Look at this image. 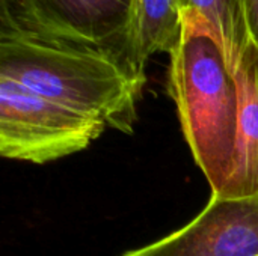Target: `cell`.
Wrapping results in <instances>:
<instances>
[{
  "instance_id": "7",
  "label": "cell",
  "mask_w": 258,
  "mask_h": 256,
  "mask_svg": "<svg viewBox=\"0 0 258 256\" xmlns=\"http://www.w3.org/2000/svg\"><path fill=\"white\" fill-rule=\"evenodd\" d=\"M184 27L178 0H132L122 63L145 78V65L156 53H169L181 39Z\"/></svg>"
},
{
  "instance_id": "8",
  "label": "cell",
  "mask_w": 258,
  "mask_h": 256,
  "mask_svg": "<svg viewBox=\"0 0 258 256\" xmlns=\"http://www.w3.org/2000/svg\"><path fill=\"white\" fill-rule=\"evenodd\" d=\"M183 18L207 29L221 44L231 66L249 42L243 0H178Z\"/></svg>"
},
{
  "instance_id": "4",
  "label": "cell",
  "mask_w": 258,
  "mask_h": 256,
  "mask_svg": "<svg viewBox=\"0 0 258 256\" xmlns=\"http://www.w3.org/2000/svg\"><path fill=\"white\" fill-rule=\"evenodd\" d=\"M130 8L132 0H2L0 24L42 39L98 48L122 63Z\"/></svg>"
},
{
  "instance_id": "6",
  "label": "cell",
  "mask_w": 258,
  "mask_h": 256,
  "mask_svg": "<svg viewBox=\"0 0 258 256\" xmlns=\"http://www.w3.org/2000/svg\"><path fill=\"white\" fill-rule=\"evenodd\" d=\"M234 75L239 88L237 137L233 164L221 198H258V45L249 39Z\"/></svg>"
},
{
  "instance_id": "5",
  "label": "cell",
  "mask_w": 258,
  "mask_h": 256,
  "mask_svg": "<svg viewBox=\"0 0 258 256\" xmlns=\"http://www.w3.org/2000/svg\"><path fill=\"white\" fill-rule=\"evenodd\" d=\"M122 256H258V198L212 195L186 226Z\"/></svg>"
},
{
  "instance_id": "1",
  "label": "cell",
  "mask_w": 258,
  "mask_h": 256,
  "mask_svg": "<svg viewBox=\"0 0 258 256\" xmlns=\"http://www.w3.org/2000/svg\"><path fill=\"white\" fill-rule=\"evenodd\" d=\"M0 75L127 134L133 131L147 80L107 51L42 39L5 24H0Z\"/></svg>"
},
{
  "instance_id": "9",
  "label": "cell",
  "mask_w": 258,
  "mask_h": 256,
  "mask_svg": "<svg viewBox=\"0 0 258 256\" xmlns=\"http://www.w3.org/2000/svg\"><path fill=\"white\" fill-rule=\"evenodd\" d=\"M249 38L258 45V0H243Z\"/></svg>"
},
{
  "instance_id": "3",
  "label": "cell",
  "mask_w": 258,
  "mask_h": 256,
  "mask_svg": "<svg viewBox=\"0 0 258 256\" xmlns=\"http://www.w3.org/2000/svg\"><path fill=\"white\" fill-rule=\"evenodd\" d=\"M104 128L101 121L0 75V154L5 158L44 164L86 149Z\"/></svg>"
},
{
  "instance_id": "2",
  "label": "cell",
  "mask_w": 258,
  "mask_h": 256,
  "mask_svg": "<svg viewBox=\"0 0 258 256\" xmlns=\"http://www.w3.org/2000/svg\"><path fill=\"white\" fill-rule=\"evenodd\" d=\"M169 92L192 155L212 195H218L234 157L239 88L221 44L207 29L187 20L180 42L171 51Z\"/></svg>"
}]
</instances>
